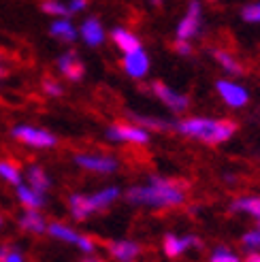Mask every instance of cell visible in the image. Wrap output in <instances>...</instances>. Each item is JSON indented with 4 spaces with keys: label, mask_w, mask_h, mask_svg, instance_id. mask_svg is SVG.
<instances>
[{
    "label": "cell",
    "mask_w": 260,
    "mask_h": 262,
    "mask_svg": "<svg viewBox=\"0 0 260 262\" xmlns=\"http://www.w3.org/2000/svg\"><path fill=\"white\" fill-rule=\"evenodd\" d=\"M7 75H9V67H7V62L0 58V79H5Z\"/></svg>",
    "instance_id": "34"
},
{
    "label": "cell",
    "mask_w": 260,
    "mask_h": 262,
    "mask_svg": "<svg viewBox=\"0 0 260 262\" xmlns=\"http://www.w3.org/2000/svg\"><path fill=\"white\" fill-rule=\"evenodd\" d=\"M0 262H26V254L17 245H0Z\"/></svg>",
    "instance_id": "26"
},
{
    "label": "cell",
    "mask_w": 260,
    "mask_h": 262,
    "mask_svg": "<svg viewBox=\"0 0 260 262\" xmlns=\"http://www.w3.org/2000/svg\"><path fill=\"white\" fill-rule=\"evenodd\" d=\"M67 7H69V11H71V15H77V13H83V11H85L88 0H69Z\"/></svg>",
    "instance_id": "31"
},
{
    "label": "cell",
    "mask_w": 260,
    "mask_h": 262,
    "mask_svg": "<svg viewBox=\"0 0 260 262\" xmlns=\"http://www.w3.org/2000/svg\"><path fill=\"white\" fill-rule=\"evenodd\" d=\"M79 38L88 45V47H100L105 43L107 32H105V26L100 24L98 17H85L79 26Z\"/></svg>",
    "instance_id": "14"
},
{
    "label": "cell",
    "mask_w": 260,
    "mask_h": 262,
    "mask_svg": "<svg viewBox=\"0 0 260 262\" xmlns=\"http://www.w3.org/2000/svg\"><path fill=\"white\" fill-rule=\"evenodd\" d=\"M192 247H201V239L194 237V234H164V241H162V250L168 258H179L184 256L188 250Z\"/></svg>",
    "instance_id": "13"
},
{
    "label": "cell",
    "mask_w": 260,
    "mask_h": 262,
    "mask_svg": "<svg viewBox=\"0 0 260 262\" xmlns=\"http://www.w3.org/2000/svg\"><path fill=\"white\" fill-rule=\"evenodd\" d=\"M107 250L113 260L118 262H135L141 256V245L137 241L130 239H120V241H111L107 245Z\"/></svg>",
    "instance_id": "16"
},
{
    "label": "cell",
    "mask_w": 260,
    "mask_h": 262,
    "mask_svg": "<svg viewBox=\"0 0 260 262\" xmlns=\"http://www.w3.org/2000/svg\"><path fill=\"white\" fill-rule=\"evenodd\" d=\"M256 222H258V226H256V228H260V220H256Z\"/></svg>",
    "instance_id": "38"
},
{
    "label": "cell",
    "mask_w": 260,
    "mask_h": 262,
    "mask_svg": "<svg viewBox=\"0 0 260 262\" xmlns=\"http://www.w3.org/2000/svg\"><path fill=\"white\" fill-rule=\"evenodd\" d=\"M149 3H151V5H154V7H160V5H162V3H164V0H149Z\"/></svg>",
    "instance_id": "36"
},
{
    "label": "cell",
    "mask_w": 260,
    "mask_h": 262,
    "mask_svg": "<svg viewBox=\"0 0 260 262\" xmlns=\"http://www.w3.org/2000/svg\"><path fill=\"white\" fill-rule=\"evenodd\" d=\"M149 130L139 124L128 122H115L105 130V137L111 143H128V145H147L149 143Z\"/></svg>",
    "instance_id": "8"
},
{
    "label": "cell",
    "mask_w": 260,
    "mask_h": 262,
    "mask_svg": "<svg viewBox=\"0 0 260 262\" xmlns=\"http://www.w3.org/2000/svg\"><path fill=\"white\" fill-rule=\"evenodd\" d=\"M3 226H5V217H3V215H0V228H3Z\"/></svg>",
    "instance_id": "37"
},
{
    "label": "cell",
    "mask_w": 260,
    "mask_h": 262,
    "mask_svg": "<svg viewBox=\"0 0 260 262\" xmlns=\"http://www.w3.org/2000/svg\"><path fill=\"white\" fill-rule=\"evenodd\" d=\"M56 67H58V73L71 83H79L85 75V64L79 56H77V51H64V54L58 58Z\"/></svg>",
    "instance_id": "11"
},
{
    "label": "cell",
    "mask_w": 260,
    "mask_h": 262,
    "mask_svg": "<svg viewBox=\"0 0 260 262\" xmlns=\"http://www.w3.org/2000/svg\"><path fill=\"white\" fill-rule=\"evenodd\" d=\"M241 19L248 24H260V0L250 3L241 9Z\"/></svg>",
    "instance_id": "29"
},
{
    "label": "cell",
    "mask_w": 260,
    "mask_h": 262,
    "mask_svg": "<svg viewBox=\"0 0 260 262\" xmlns=\"http://www.w3.org/2000/svg\"><path fill=\"white\" fill-rule=\"evenodd\" d=\"M203 32V7L199 0H190L184 17L179 19L175 28V41H194Z\"/></svg>",
    "instance_id": "7"
},
{
    "label": "cell",
    "mask_w": 260,
    "mask_h": 262,
    "mask_svg": "<svg viewBox=\"0 0 260 262\" xmlns=\"http://www.w3.org/2000/svg\"><path fill=\"white\" fill-rule=\"evenodd\" d=\"M41 11L47 13L49 17H71V11L64 0H43Z\"/></svg>",
    "instance_id": "25"
},
{
    "label": "cell",
    "mask_w": 260,
    "mask_h": 262,
    "mask_svg": "<svg viewBox=\"0 0 260 262\" xmlns=\"http://www.w3.org/2000/svg\"><path fill=\"white\" fill-rule=\"evenodd\" d=\"M175 133H179L181 137L207 143V145H220V143H226L228 139L235 137L237 124L230 120H215V117L194 115V117H186V120L177 122Z\"/></svg>",
    "instance_id": "2"
},
{
    "label": "cell",
    "mask_w": 260,
    "mask_h": 262,
    "mask_svg": "<svg viewBox=\"0 0 260 262\" xmlns=\"http://www.w3.org/2000/svg\"><path fill=\"white\" fill-rule=\"evenodd\" d=\"M243 262H260V252H248Z\"/></svg>",
    "instance_id": "33"
},
{
    "label": "cell",
    "mask_w": 260,
    "mask_h": 262,
    "mask_svg": "<svg viewBox=\"0 0 260 262\" xmlns=\"http://www.w3.org/2000/svg\"><path fill=\"white\" fill-rule=\"evenodd\" d=\"M11 137L32 149H54L58 145V137L51 130L32 124H15L11 128Z\"/></svg>",
    "instance_id": "4"
},
{
    "label": "cell",
    "mask_w": 260,
    "mask_h": 262,
    "mask_svg": "<svg viewBox=\"0 0 260 262\" xmlns=\"http://www.w3.org/2000/svg\"><path fill=\"white\" fill-rule=\"evenodd\" d=\"M241 243H243V247L248 252H260V228L245 232L241 237Z\"/></svg>",
    "instance_id": "30"
},
{
    "label": "cell",
    "mask_w": 260,
    "mask_h": 262,
    "mask_svg": "<svg viewBox=\"0 0 260 262\" xmlns=\"http://www.w3.org/2000/svg\"><path fill=\"white\" fill-rule=\"evenodd\" d=\"M211 54H213V60L222 67V71H226L228 77H241L245 71H243V64L235 58V54L228 49H222V47H213L211 49Z\"/></svg>",
    "instance_id": "21"
},
{
    "label": "cell",
    "mask_w": 260,
    "mask_h": 262,
    "mask_svg": "<svg viewBox=\"0 0 260 262\" xmlns=\"http://www.w3.org/2000/svg\"><path fill=\"white\" fill-rule=\"evenodd\" d=\"M47 234L51 239H56L60 243H69V245H75L79 252L85 254H94L96 252V241L88 234H81L77 232L73 226L64 224V222H49L47 224Z\"/></svg>",
    "instance_id": "5"
},
{
    "label": "cell",
    "mask_w": 260,
    "mask_h": 262,
    "mask_svg": "<svg viewBox=\"0 0 260 262\" xmlns=\"http://www.w3.org/2000/svg\"><path fill=\"white\" fill-rule=\"evenodd\" d=\"M17 224H19V228H21L24 232L45 234L49 222L45 220V215L38 211V209H24V213L17 217Z\"/></svg>",
    "instance_id": "17"
},
{
    "label": "cell",
    "mask_w": 260,
    "mask_h": 262,
    "mask_svg": "<svg viewBox=\"0 0 260 262\" xmlns=\"http://www.w3.org/2000/svg\"><path fill=\"white\" fill-rule=\"evenodd\" d=\"M173 49L177 51L179 56H190V54H192V45H190V41H175V43H173Z\"/></svg>",
    "instance_id": "32"
},
{
    "label": "cell",
    "mask_w": 260,
    "mask_h": 262,
    "mask_svg": "<svg viewBox=\"0 0 260 262\" xmlns=\"http://www.w3.org/2000/svg\"><path fill=\"white\" fill-rule=\"evenodd\" d=\"M0 179L15 188L19 183H24V173L13 160H0Z\"/></svg>",
    "instance_id": "24"
},
{
    "label": "cell",
    "mask_w": 260,
    "mask_h": 262,
    "mask_svg": "<svg viewBox=\"0 0 260 262\" xmlns=\"http://www.w3.org/2000/svg\"><path fill=\"white\" fill-rule=\"evenodd\" d=\"M122 196V190L118 186H107L100 188L98 192L92 194H81V192H73L69 196V213L75 222H83L90 215H94L98 211L109 209L115 201Z\"/></svg>",
    "instance_id": "3"
},
{
    "label": "cell",
    "mask_w": 260,
    "mask_h": 262,
    "mask_svg": "<svg viewBox=\"0 0 260 262\" xmlns=\"http://www.w3.org/2000/svg\"><path fill=\"white\" fill-rule=\"evenodd\" d=\"M41 90L45 92V94H47L49 98H58V96H62V94H64L62 83H60L58 79H54V77H45V79L41 81Z\"/></svg>",
    "instance_id": "28"
},
{
    "label": "cell",
    "mask_w": 260,
    "mask_h": 262,
    "mask_svg": "<svg viewBox=\"0 0 260 262\" xmlns=\"http://www.w3.org/2000/svg\"><path fill=\"white\" fill-rule=\"evenodd\" d=\"M49 34L62 43H75L79 38V28H75L69 17H56L49 24Z\"/></svg>",
    "instance_id": "19"
},
{
    "label": "cell",
    "mask_w": 260,
    "mask_h": 262,
    "mask_svg": "<svg viewBox=\"0 0 260 262\" xmlns=\"http://www.w3.org/2000/svg\"><path fill=\"white\" fill-rule=\"evenodd\" d=\"M111 41H113L115 47L122 51V56L124 54H133V51H137V49L143 47L141 41H139V36L133 30L122 28V26H118V28L111 30Z\"/></svg>",
    "instance_id": "18"
},
{
    "label": "cell",
    "mask_w": 260,
    "mask_h": 262,
    "mask_svg": "<svg viewBox=\"0 0 260 262\" xmlns=\"http://www.w3.org/2000/svg\"><path fill=\"white\" fill-rule=\"evenodd\" d=\"M73 162L81 168V171L94 173V175H113L118 173L120 160L111 154H98V151H83L75 154Z\"/></svg>",
    "instance_id": "6"
},
{
    "label": "cell",
    "mask_w": 260,
    "mask_h": 262,
    "mask_svg": "<svg viewBox=\"0 0 260 262\" xmlns=\"http://www.w3.org/2000/svg\"><path fill=\"white\" fill-rule=\"evenodd\" d=\"M135 124L143 126L149 133H171L177 128V120H166V117H158V115H143V113H130L128 115Z\"/></svg>",
    "instance_id": "15"
},
{
    "label": "cell",
    "mask_w": 260,
    "mask_h": 262,
    "mask_svg": "<svg viewBox=\"0 0 260 262\" xmlns=\"http://www.w3.org/2000/svg\"><path fill=\"white\" fill-rule=\"evenodd\" d=\"M122 69L130 79H143L149 73V56L145 49H137L133 54H124L122 56Z\"/></svg>",
    "instance_id": "12"
},
{
    "label": "cell",
    "mask_w": 260,
    "mask_h": 262,
    "mask_svg": "<svg viewBox=\"0 0 260 262\" xmlns=\"http://www.w3.org/2000/svg\"><path fill=\"white\" fill-rule=\"evenodd\" d=\"M209 3H215V0H209Z\"/></svg>",
    "instance_id": "39"
},
{
    "label": "cell",
    "mask_w": 260,
    "mask_h": 262,
    "mask_svg": "<svg viewBox=\"0 0 260 262\" xmlns=\"http://www.w3.org/2000/svg\"><path fill=\"white\" fill-rule=\"evenodd\" d=\"M15 196H17V201H19V205L24 207V209H41L45 207V203H47V199H45V194H41V192H36L34 188H30L28 183H19V186H15Z\"/></svg>",
    "instance_id": "20"
},
{
    "label": "cell",
    "mask_w": 260,
    "mask_h": 262,
    "mask_svg": "<svg viewBox=\"0 0 260 262\" xmlns=\"http://www.w3.org/2000/svg\"><path fill=\"white\" fill-rule=\"evenodd\" d=\"M215 92H218V96L222 98V102L230 109H243V107H248V102H250L248 88L232 81V79H220L215 83Z\"/></svg>",
    "instance_id": "10"
},
{
    "label": "cell",
    "mask_w": 260,
    "mask_h": 262,
    "mask_svg": "<svg viewBox=\"0 0 260 262\" xmlns=\"http://www.w3.org/2000/svg\"><path fill=\"white\" fill-rule=\"evenodd\" d=\"M209 262H243V260L232 250H228V247L218 245L215 250L211 252V256H209Z\"/></svg>",
    "instance_id": "27"
},
{
    "label": "cell",
    "mask_w": 260,
    "mask_h": 262,
    "mask_svg": "<svg viewBox=\"0 0 260 262\" xmlns=\"http://www.w3.org/2000/svg\"><path fill=\"white\" fill-rule=\"evenodd\" d=\"M149 92L173 113H186L190 109V98L186 94H181V92L173 90L171 85H166L164 81H154L149 85Z\"/></svg>",
    "instance_id": "9"
},
{
    "label": "cell",
    "mask_w": 260,
    "mask_h": 262,
    "mask_svg": "<svg viewBox=\"0 0 260 262\" xmlns=\"http://www.w3.org/2000/svg\"><path fill=\"white\" fill-rule=\"evenodd\" d=\"M126 201L135 207L171 209L186 203V186L175 179L151 175L147 183H139L126 192Z\"/></svg>",
    "instance_id": "1"
},
{
    "label": "cell",
    "mask_w": 260,
    "mask_h": 262,
    "mask_svg": "<svg viewBox=\"0 0 260 262\" xmlns=\"http://www.w3.org/2000/svg\"><path fill=\"white\" fill-rule=\"evenodd\" d=\"M24 181L28 183L30 188H34L36 192H41V194H47L51 190V177L47 175L45 168L38 166V164H30L28 168H26Z\"/></svg>",
    "instance_id": "22"
},
{
    "label": "cell",
    "mask_w": 260,
    "mask_h": 262,
    "mask_svg": "<svg viewBox=\"0 0 260 262\" xmlns=\"http://www.w3.org/2000/svg\"><path fill=\"white\" fill-rule=\"evenodd\" d=\"M81 262H105V260L98 258V256H94V254H85V256L81 258Z\"/></svg>",
    "instance_id": "35"
},
{
    "label": "cell",
    "mask_w": 260,
    "mask_h": 262,
    "mask_svg": "<svg viewBox=\"0 0 260 262\" xmlns=\"http://www.w3.org/2000/svg\"><path fill=\"white\" fill-rule=\"evenodd\" d=\"M230 209H232V211L248 213V215L260 220V196H241V199L232 201Z\"/></svg>",
    "instance_id": "23"
}]
</instances>
